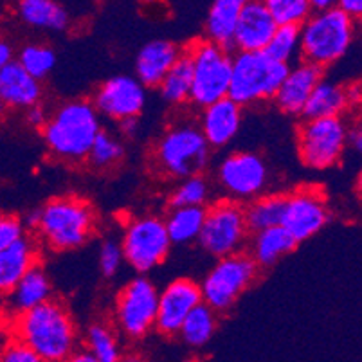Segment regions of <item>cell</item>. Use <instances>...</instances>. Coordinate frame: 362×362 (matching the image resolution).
Segmentation results:
<instances>
[{"label": "cell", "mask_w": 362, "mask_h": 362, "mask_svg": "<svg viewBox=\"0 0 362 362\" xmlns=\"http://www.w3.org/2000/svg\"><path fill=\"white\" fill-rule=\"evenodd\" d=\"M288 67L291 65L279 64L265 52H238L233 56L227 98L242 108L274 100Z\"/></svg>", "instance_id": "obj_6"}, {"label": "cell", "mask_w": 362, "mask_h": 362, "mask_svg": "<svg viewBox=\"0 0 362 362\" xmlns=\"http://www.w3.org/2000/svg\"><path fill=\"white\" fill-rule=\"evenodd\" d=\"M9 62H13V47L4 40V38H0V71H2Z\"/></svg>", "instance_id": "obj_45"}, {"label": "cell", "mask_w": 362, "mask_h": 362, "mask_svg": "<svg viewBox=\"0 0 362 362\" xmlns=\"http://www.w3.org/2000/svg\"><path fill=\"white\" fill-rule=\"evenodd\" d=\"M348 123L344 117L307 119L298 127V153L310 170H330L346 151Z\"/></svg>", "instance_id": "obj_12"}, {"label": "cell", "mask_w": 362, "mask_h": 362, "mask_svg": "<svg viewBox=\"0 0 362 362\" xmlns=\"http://www.w3.org/2000/svg\"><path fill=\"white\" fill-rule=\"evenodd\" d=\"M25 236L24 223L15 215H0V251Z\"/></svg>", "instance_id": "obj_40"}, {"label": "cell", "mask_w": 362, "mask_h": 362, "mask_svg": "<svg viewBox=\"0 0 362 362\" xmlns=\"http://www.w3.org/2000/svg\"><path fill=\"white\" fill-rule=\"evenodd\" d=\"M346 148H351V150H355V151H361V148H362V130L358 127H348Z\"/></svg>", "instance_id": "obj_43"}, {"label": "cell", "mask_w": 362, "mask_h": 362, "mask_svg": "<svg viewBox=\"0 0 362 362\" xmlns=\"http://www.w3.org/2000/svg\"><path fill=\"white\" fill-rule=\"evenodd\" d=\"M321 80V69L314 67L307 62H299L294 67H288L287 76L274 96L276 107L288 116H301L303 107L310 98L315 85Z\"/></svg>", "instance_id": "obj_19"}, {"label": "cell", "mask_w": 362, "mask_h": 362, "mask_svg": "<svg viewBox=\"0 0 362 362\" xmlns=\"http://www.w3.org/2000/svg\"><path fill=\"white\" fill-rule=\"evenodd\" d=\"M242 107L229 98L202 108L200 132L209 148H223L236 137L242 127Z\"/></svg>", "instance_id": "obj_20"}, {"label": "cell", "mask_w": 362, "mask_h": 362, "mask_svg": "<svg viewBox=\"0 0 362 362\" xmlns=\"http://www.w3.org/2000/svg\"><path fill=\"white\" fill-rule=\"evenodd\" d=\"M4 114H6V105L2 103V100H0V117L4 116Z\"/></svg>", "instance_id": "obj_50"}, {"label": "cell", "mask_w": 362, "mask_h": 362, "mask_svg": "<svg viewBox=\"0 0 362 362\" xmlns=\"http://www.w3.org/2000/svg\"><path fill=\"white\" fill-rule=\"evenodd\" d=\"M101 130V117L92 101L72 100L52 112L42 128V136L56 159L80 164L87 160Z\"/></svg>", "instance_id": "obj_2"}, {"label": "cell", "mask_w": 362, "mask_h": 362, "mask_svg": "<svg viewBox=\"0 0 362 362\" xmlns=\"http://www.w3.org/2000/svg\"><path fill=\"white\" fill-rule=\"evenodd\" d=\"M24 119L31 128H38V130H42V128L45 127V123H47L49 114H47V110L44 108V105L40 103V105H35V107L28 108V110H24Z\"/></svg>", "instance_id": "obj_41"}, {"label": "cell", "mask_w": 362, "mask_h": 362, "mask_svg": "<svg viewBox=\"0 0 362 362\" xmlns=\"http://www.w3.org/2000/svg\"><path fill=\"white\" fill-rule=\"evenodd\" d=\"M202 303L200 285L192 278H177L159 292L156 330L166 337H175L184 319Z\"/></svg>", "instance_id": "obj_16"}, {"label": "cell", "mask_w": 362, "mask_h": 362, "mask_svg": "<svg viewBox=\"0 0 362 362\" xmlns=\"http://www.w3.org/2000/svg\"><path fill=\"white\" fill-rule=\"evenodd\" d=\"M124 159V144L112 132L101 130L87 156V163L96 170H110Z\"/></svg>", "instance_id": "obj_33"}, {"label": "cell", "mask_w": 362, "mask_h": 362, "mask_svg": "<svg viewBox=\"0 0 362 362\" xmlns=\"http://www.w3.org/2000/svg\"><path fill=\"white\" fill-rule=\"evenodd\" d=\"M296 247H298L296 240L281 226H278L255 233L247 255L251 256L258 269H267L291 255Z\"/></svg>", "instance_id": "obj_27"}, {"label": "cell", "mask_w": 362, "mask_h": 362, "mask_svg": "<svg viewBox=\"0 0 362 362\" xmlns=\"http://www.w3.org/2000/svg\"><path fill=\"white\" fill-rule=\"evenodd\" d=\"M119 132L124 137H136L139 132V117H130V119L119 121Z\"/></svg>", "instance_id": "obj_44"}, {"label": "cell", "mask_w": 362, "mask_h": 362, "mask_svg": "<svg viewBox=\"0 0 362 362\" xmlns=\"http://www.w3.org/2000/svg\"><path fill=\"white\" fill-rule=\"evenodd\" d=\"M299 28H278L263 52L271 56L272 60L288 65L296 56H299Z\"/></svg>", "instance_id": "obj_37"}, {"label": "cell", "mask_w": 362, "mask_h": 362, "mask_svg": "<svg viewBox=\"0 0 362 362\" xmlns=\"http://www.w3.org/2000/svg\"><path fill=\"white\" fill-rule=\"evenodd\" d=\"M52 296V285L51 279H49L47 272H45L44 265L38 263L33 269H29L25 272L24 278L18 281L15 288L11 291V294L8 296V301H6V314L9 317L18 314H24V312L33 310V308L40 307L45 301Z\"/></svg>", "instance_id": "obj_24"}, {"label": "cell", "mask_w": 362, "mask_h": 362, "mask_svg": "<svg viewBox=\"0 0 362 362\" xmlns=\"http://www.w3.org/2000/svg\"><path fill=\"white\" fill-rule=\"evenodd\" d=\"M357 22L348 18L337 4L328 11L312 13L299 28V56L301 62L325 71L337 64L350 51L355 40Z\"/></svg>", "instance_id": "obj_5"}, {"label": "cell", "mask_w": 362, "mask_h": 362, "mask_svg": "<svg viewBox=\"0 0 362 362\" xmlns=\"http://www.w3.org/2000/svg\"><path fill=\"white\" fill-rule=\"evenodd\" d=\"M337 8L341 9L348 18L357 22L362 16V2L361 0H339Z\"/></svg>", "instance_id": "obj_42"}, {"label": "cell", "mask_w": 362, "mask_h": 362, "mask_svg": "<svg viewBox=\"0 0 362 362\" xmlns=\"http://www.w3.org/2000/svg\"><path fill=\"white\" fill-rule=\"evenodd\" d=\"M16 64L21 65L29 76L42 81L52 72L56 65V52L49 45L29 44L24 45L18 52Z\"/></svg>", "instance_id": "obj_34"}, {"label": "cell", "mask_w": 362, "mask_h": 362, "mask_svg": "<svg viewBox=\"0 0 362 362\" xmlns=\"http://www.w3.org/2000/svg\"><path fill=\"white\" fill-rule=\"evenodd\" d=\"M265 6L278 28H301L312 15L310 0H267Z\"/></svg>", "instance_id": "obj_35"}, {"label": "cell", "mask_w": 362, "mask_h": 362, "mask_svg": "<svg viewBox=\"0 0 362 362\" xmlns=\"http://www.w3.org/2000/svg\"><path fill=\"white\" fill-rule=\"evenodd\" d=\"M216 327H218V314L213 312L207 305L200 303L199 307H195L187 314L177 335L182 339V342H186L187 346L204 348L211 342Z\"/></svg>", "instance_id": "obj_32"}, {"label": "cell", "mask_w": 362, "mask_h": 362, "mask_svg": "<svg viewBox=\"0 0 362 362\" xmlns=\"http://www.w3.org/2000/svg\"><path fill=\"white\" fill-rule=\"evenodd\" d=\"M182 54V49L166 38H156L141 47L136 58V80L144 88H157L175 62Z\"/></svg>", "instance_id": "obj_21"}, {"label": "cell", "mask_w": 362, "mask_h": 362, "mask_svg": "<svg viewBox=\"0 0 362 362\" xmlns=\"http://www.w3.org/2000/svg\"><path fill=\"white\" fill-rule=\"evenodd\" d=\"M9 337L22 342L44 362H62L81 348L74 317L58 299L9 317Z\"/></svg>", "instance_id": "obj_1"}, {"label": "cell", "mask_w": 362, "mask_h": 362, "mask_svg": "<svg viewBox=\"0 0 362 362\" xmlns=\"http://www.w3.org/2000/svg\"><path fill=\"white\" fill-rule=\"evenodd\" d=\"M249 235L251 233L242 204L222 199L206 207L199 243L207 255L215 256L216 259L238 255L243 251Z\"/></svg>", "instance_id": "obj_9"}, {"label": "cell", "mask_w": 362, "mask_h": 362, "mask_svg": "<svg viewBox=\"0 0 362 362\" xmlns=\"http://www.w3.org/2000/svg\"><path fill=\"white\" fill-rule=\"evenodd\" d=\"M40 263L38 243L31 236H22L8 249L0 251V298H8L25 272Z\"/></svg>", "instance_id": "obj_23"}, {"label": "cell", "mask_w": 362, "mask_h": 362, "mask_svg": "<svg viewBox=\"0 0 362 362\" xmlns=\"http://www.w3.org/2000/svg\"><path fill=\"white\" fill-rule=\"evenodd\" d=\"M44 87L38 80L29 76L16 60L9 62L0 71V100L6 108L28 110L35 105L42 103Z\"/></svg>", "instance_id": "obj_22"}, {"label": "cell", "mask_w": 362, "mask_h": 362, "mask_svg": "<svg viewBox=\"0 0 362 362\" xmlns=\"http://www.w3.org/2000/svg\"><path fill=\"white\" fill-rule=\"evenodd\" d=\"M119 362H148V361L144 358L143 354H139V351H128V354H123V357H121Z\"/></svg>", "instance_id": "obj_49"}, {"label": "cell", "mask_w": 362, "mask_h": 362, "mask_svg": "<svg viewBox=\"0 0 362 362\" xmlns=\"http://www.w3.org/2000/svg\"><path fill=\"white\" fill-rule=\"evenodd\" d=\"M330 215L322 189L305 186L285 195L281 227L296 240V243H301L322 231V227L330 222Z\"/></svg>", "instance_id": "obj_14"}, {"label": "cell", "mask_w": 362, "mask_h": 362, "mask_svg": "<svg viewBox=\"0 0 362 362\" xmlns=\"http://www.w3.org/2000/svg\"><path fill=\"white\" fill-rule=\"evenodd\" d=\"M211 148L197 123H177L168 127L151 146L150 168L166 179L184 180L200 177L209 164Z\"/></svg>", "instance_id": "obj_4"}, {"label": "cell", "mask_w": 362, "mask_h": 362, "mask_svg": "<svg viewBox=\"0 0 362 362\" xmlns=\"http://www.w3.org/2000/svg\"><path fill=\"white\" fill-rule=\"evenodd\" d=\"M159 291L146 276H136L117 292L114 301L116 330L130 341H139L156 330Z\"/></svg>", "instance_id": "obj_10"}, {"label": "cell", "mask_w": 362, "mask_h": 362, "mask_svg": "<svg viewBox=\"0 0 362 362\" xmlns=\"http://www.w3.org/2000/svg\"><path fill=\"white\" fill-rule=\"evenodd\" d=\"M276 29L278 25L272 21L265 2L243 0L233 49H238V52H263Z\"/></svg>", "instance_id": "obj_17"}, {"label": "cell", "mask_w": 362, "mask_h": 362, "mask_svg": "<svg viewBox=\"0 0 362 362\" xmlns=\"http://www.w3.org/2000/svg\"><path fill=\"white\" fill-rule=\"evenodd\" d=\"M209 200V184L200 177L180 180L170 195V209L179 207H204Z\"/></svg>", "instance_id": "obj_36"}, {"label": "cell", "mask_w": 362, "mask_h": 362, "mask_svg": "<svg viewBox=\"0 0 362 362\" xmlns=\"http://www.w3.org/2000/svg\"><path fill=\"white\" fill-rule=\"evenodd\" d=\"M218 184L233 202H251L263 195L269 184L265 160L252 151H233L218 166Z\"/></svg>", "instance_id": "obj_13"}, {"label": "cell", "mask_w": 362, "mask_h": 362, "mask_svg": "<svg viewBox=\"0 0 362 362\" xmlns=\"http://www.w3.org/2000/svg\"><path fill=\"white\" fill-rule=\"evenodd\" d=\"M0 362H44L28 346L15 339L8 337L0 344Z\"/></svg>", "instance_id": "obj_39"}, {"label": "cell", "mask_w": 362, "mask_h": 362, "mask_svg": "<svg viewBox=\"0 0 362 362\" xmlns=\"http://www.w3.org/2000/svg\"><path fill=\"white\" fill-rule=\"evenodd\" d=\"M92 105L100 117H108L116 123L139 117L146 105V88L136 80V76H114L96 88Z\"/></svg>", "instance_id": "obj_15"}, {"label": "cell", "mask_w": 362, "mask_h": 362, "mask_svg": "<svg viewBox=\"0 0 362 362\" xmlns=\"http://www.w3.org/2000/svg\"><path fill=\"white\" fill-rule=\"evenodd\" d=\"M335 4L337 2H334V0H310V9L312 13H322L332 9Z\"/></svg>", "instance_id": "obj_46"}, {"label": "cell", "mask_w": 362, "mask_h": 362, "mask_svg": "<svg viewBox=\"0 0 362 362\" xmlns=\"http://www.w3.org/2000/svg\"><path fill=\"white\" fill-rule=\"evenodd\" d=\"M62 362H96V361H94V358H92L90 355L83 350V348H80V350L74 351L72 355H69V357Z\"/></svg>", "instance_id": "obj_48"}, {"label": "cell", "mask_w": 362, "mask_h": 362, "mask_svg": "<svg viewBox=\"0 0 362 362\" xmlns=\"http://www.w3.org/2000/svg\"><path fill=\"white\" fill-rule=\"evenodd\" d=\"M361 100L358 85H342L337 81L322 78L301 112L303 121L328 119V117H344L354 103Z\"/></svg>", "instance_id": "obj_18"}, {"label": "cell", "mask_w": 362, "mask_h": 362, "mask_svg": "<svg viewBox=\"0 0 362 362\" xmlns=\"http://www.w3.org/2000/svg\"><path fill=\"white\" fill-rule=\"evenodd\" d=\"M16 15L29 28L47 33H62L71 24L69 11L56 0H21Z\"/></svg>", "instance_id": "obj_26"}, {"label": "cell", "mask_w": 362, "mask_h": 362, "mask_svg": "<svg viewBox=\"0 0 362 362\" xmlns=\"http://www.w3.org/2000/svg\"><path fill=\"white\" fill-rule=\"evenodd\" d=\"M98 262H100V271L105 278H112L119 272L121 265L124 263L123 249H121V242L117 238H105L100 245V252H98Z\"/></svg>", "instance_id": "obj_38"}, {"label": "cell", "mask_w": 362, "mask_h": 362, "mask_svg": "<svg viewBox=\"0 0 362 362\" xmlns=\"http://www.w3.org/2000/svg\"><path fill=\"white\" fill-rule=\"evenodd\" d=\"M83 350L96 362H119L123 357L117 330L105 321L90 322L85 328Z\"/></svg>", "instance_id": "obj_28"}, {"label": "cell", "mask_w": 362, "mask_h": 362, "mask_svg": "<svg viewBox=\"0 0 362 362\" xmlns=\"http://www.w3.org/2000/svg\"><path fill=\"white\" fill-rule=\"evenodd\" d=\"M184 51L189 56L193 69L189 103L206 108L216 101L226 100L231 85L233 56L229 51L209 44L204 38L189 44Z\"/></svg>", "instance_id": "obj_7"}, {"label": "cell", "mask_w": 362, "mask_h": 362, "mask_svg": "<svg viewBox=\"0 0 362 362\" xmlns=\"http://www.w3.org/2000/svg\"><path fill=\"white\" fill-rule=\"evenodd\" d=\"M204 216H206V207H179V209H170L164 226H166L168 236H170L171 245H186L195 240H199L200 229H202Z\"/></svg>", "instance_id": "obj_30"}, {"label": "cell", "mask_w": 362, "mask_h": 362, "mask_svg": "<svg viewBox=\"0 0 362 362\" xmlns=\"http://www.w3.org/2000/svg\"><path fill=\"white\" fill-rule=\"evenodd\" d=\"M283 207H285V195L283 193H269L259 195L243 207L245 222L249 233H258L263 229L281 226Z\"/></svg>", "instance_id": "obj_31"}, {"label": "cell", "mask_w": 362, "mask_h": 362, "mask_svg": "<svg viewBox=\"0 0 362 362\" xmlns=\"http://www.w3.org/2000/svg\"><path fill=\"white\" fill-rule=\"evenodd\" d=\"M258 265L245 251L216 259L200 285L202 303L216 314L231 310L240 296L258 278Z\"/></svg>", "instance_id": "obj_8"}, {"label": "cell", "mask_w": 362, "mask_h": 362, "mask_svg": "<svg viewBox=\"0 0 362 362\" xmlns=\"http://www.w3.org/2000/svg\"><path fill=\"white\" fill-rule=\"evenodd\" d=\"M123 258L141 276L166 262L171 242L160 216L143 215L132 218L121 236Z\"/></svg>", "instance_id": "obj_11"}, {"label": "cell", "mask_w": 362, "mask_h": 362, "mask_svg": "<svg viewBox=\"0 0 362 362\" xmlns=\"http://www.w3.org/2000/svg\"><path fill=\"white\" fill-rule=\"evenodd\" d=\"M192 83H193V69L189 56L182 49L179 60L175 65L168 71L163 81L157 88L159 94L166 103L179 107V105L189 103V96H192Z\"/></svg>", "instance_id": "obj_29"}, {"label": "cell", "mask_w": 362, "mask_h": 362, "mask_svg": "<svg viewBox=\"0 0 362 362\" xmlns=\"http://www.w3.org/2000/svg\"><path fill=\"white\" fill-rule=\"evenodd\" d=\"M98 229V213L90 202L78 195L54 197L40 207L36 235L54 252L76 251Z\"/></svg>", "instance_id": "obj_3"}, {"label": "cell", "mask_w": 362, "mask_h": 362, "mask_svg": "<svg viewBox=\"0 0 362 362\" xmlns=\"http://www.w3.org/2000/svg\"><path fill=\"white\" fill-rule=\"evenodd\" d=\"M9 337V315L0 310V344Z\"/></svg>", "instance_id": "obj_47"}, {"label": "cell", "mask_w": 362, "mask_h": 362, "mask_svg": "<svg viewBox=\"0 0 362 362\" xmlns=\"http://www.w3.org/2000/svg\"><path fill=\"white\" fill-rule=\"evenodd\" d=\"M243 0H215L206 16V38L209 44L231 51Z\"/></svg>", "instance_id": "obj_25"}]
</instances>
